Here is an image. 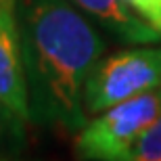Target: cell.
<instances>
[{
    "label": "cell",
    "mask_w": 161,
    "mask_h": 161,
    "mask_svg": "<svg viewBox=\"0 0 161 161\" xmlns=\"http://www.w3.org/2000/svg\"><path fill=\"white\" fill-rule=\"evenodd\" d=\"M19 30L31 121L80 132L84 86L105 42L67 0H19Z\"/></svg>",
    "instance_id": "6da1fadb"
},
{
    "label": "cell",
    "mask_w": 161,
    "mask_h": 161,
    "mask_svg": "<svg viewBox=\"0 0 161 161\" xmlns=\"http://www.w3.org/2000/svg\"><path fill=\"white\" fill-rule=\"evenodd\" d=\"M161 113V86L147 90L101 111L92 121H86L75 138V153L84 159L117 161L128 159V153L138 136Z\"/></svg>",
    "instance_id": "7a4b0ae2"
},
{
    "label": "cell",
    "mask_w": 161,
    "mask_h": 161,
    "mask_svg": "<svg viewBox=\"0 0 161 161\" xmlns=\"http://www.w3.org/2000/svg\"><path fill=\"white\" fill-rule=\"evenodd\" d=\"M157 86H161V48H132L94 63L84 86V105L90 113H101Z\"/></svg>",
    "instance_id": "3957f363"
},
{
    "label": "cell",
    "mask_w": 161,
    "mask_h": 161,
    "mask_svg": "<svg viewBox=\"0 0 161 161\" xmlns=\"http://www.w3.org/2000/svg\"><path fill=\"white\" fill-rule=\"evenodd\" d=\"M0 103L31 121L21 57L19 0H0Z\"/></svg>",
    "instance_id": "277c9868"
},
{
    "label": "cell",
    "mask_w": 161,
    "mask_h": 161,
    "mask_svg": "<svg viewBox=\"0 0 161 161\" xmlns=\"http://www.w3.org/2000/svg\"><path fill=\"white\" fill-rule=\"evenodd\" d=\"M71 2L125 42L149 44L161 40L159 31L144 23L140 17H134L121 0H71Z\"/></svg>",
    "instance_id": "5b68a950"
},
{
    "label": "cell",
    "mask_w": 161,
    "mask_h": 161,
    "mask_svg": "<svg viewBox=\"0 0 161 161\" xmlns=\"http://www.w3.org/2000/svg\"><path fill=\"white\" fill-rule=\"evenodd\" d=\"M25 124L13 109L0 103V151L15 153L25 144Z\"/></svg>",
    "instance_id": "8992f818"
},
{
    "label": "cell",
    "mask_w": 161,
    "mask_h": 161,
    "mask_svg": "<svg viewBox=\"0 0 161 161\" xmlns=\"http://www.w3.org/2000/svg\"><path fill=\"white\" fill-rule=\"evenodd\" d=\"M128 161H161V113L138 136L128 153Z\"/></svg>",
    "instance_id": "52a82bcc"
},
{
    "label": "cell",
    "mask_w": 161,
    "mask_h": 161,
    "mask_svg": "<svg viewBox=\"0 0 161 161\" xmlns=\"http://www.w3.org/2000/svg\"><path fill=\"white\" fill-rule=\"evenodd\" d=\"M130 11H134L144 23L161 34V0H121Z\"/></svg>",
    "instance_id": "ba28073f"
}]
</instances>
